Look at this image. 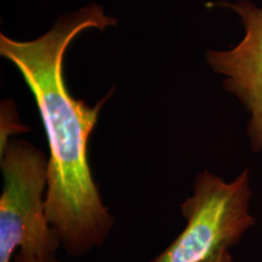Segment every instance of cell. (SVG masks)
<instances>
[{"mask_svg": "<svg viewBox=\"0 0 262 262\" xmlns=\"http://www.w3.org/2000/svg\"><path fill=\"white\" fill-rule=\"evenodd\" d=\"M116 25V18L94 4L60 17L34 40L0 34V54L22 74L40 113L50 150L45 211L72 256L103 245L114 217L103 204L88 160V141L108 96L93 107L72 96L63 75L64 54L79 33Z\"/></svg>", "mask_w": 262, "mask_h": 262, "instance_id": "obj_1", "label": "cell"}, {"mask_svg": "<svg viewBox=\"0 0 262 262\" xmlns=\"http://www.w3.org/2000/svg\"><path fill=\"white\" fill-rule=\"evenodd\" d=\"M0 166V262H11L16 249L26 257H56L61 239L45 211L49 158L27 141L9 140Z\"/></svg>", "mask_w": 262, "mask_h": 262, "instance_id": "obj_2", "label": "cell"}, {"mask_svg": "<svg viewBox=\"0 0 262 262\" xmlns=\"http://www.w3.org/2000/svg\"><path fill=\"white\" fill-rule=\"evenodd\" d=\"M250 199L249 168L231 182L210 171L198 173L193 195L180 205L185 229L152 262H203L235 245L255 224Z\"/></svg>", "mask_w": 262, "mask_h": 262, "instance_id": "obj_3", "label": "cell"}, {"mask_svg": "<svg viewBox=\"0 0 262 262\" xmlns=\"http://www.w3.org/2000/svg\"><path fill=\"white\" fill-rule=\"evenodd\" d=\"M224 5L239 15L245 34L229 50L206 52V61L215 72L225 75V89L250 113L248 136L255 152H262V6L249 0Z\"/></svg>", "mask_w": 262, "mask_h": 262, "instance_id": "obj_4", "label": "cell"}, {"mask_svg": "<svg viewBox=\"0 0 262 262\" xmlns=\"http://www.w3.org/2000/svg\"><path fill=\"white\" fill-rule=\"evenodd\" d=\"M233 258H232V255L229 253V249H222V250L219 251L217 254H215L214 256H211L208 260L203 262H232Z\"/></svg>", "mask_w": 262, "mask_h": 262, "instance_id": "obj_5", "label": "cell"}, {"mask_svg": "<svg viewBox=\"0 0 262 262\" xmlns=\"http://www.w3.org/2000/svg\"><path fill=\"white\" fill-rule=\"evenodd\" d=\"M15 262H61L56 257L44 258V257H26L17 254L15 256Z\"/></svg>", "mask_w": 262, "mask_h": 262, "instance_id": "obj_6", "label": "cell"}]
</instances>
